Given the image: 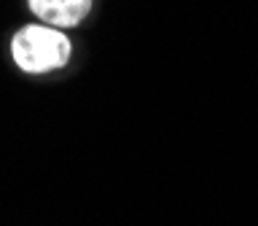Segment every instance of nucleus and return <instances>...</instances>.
Returning <instances> with one entry per match:
<instances>
[{
  "instance_id": "nucleus-1",
  "label": "nucleus",
  "mask_w": 258,
  "mask_h": 226,
  "mask_svg": "<svg viewBox=\"0 0 258 226\" xmlns=\"http://www.w3.org/2000/svg\"><path fill=\"white\" fill-rule=\"evenodd\" d=\"M73 56V40L68 30L51 27L43 22L22 24L11 38V60L22 73L43 76L64 68Z\"/></svg>"
},
{
  "instance_id": "nucleus-2",
  "label": "nucleus",
  "mask_w": 258,
  "mask_h": 226,
  "mask_svg": "<svg viewBox=\"0 0 258 226\" xmlns=\"http://www.w3.org/2000/svg\"><path fill=\"white\" fill-rule=\"evenodd\" d=\"M27 8L38 22L59 30H73L86 22L94 0H27Z\"/></svg>"
}]
</instances>
